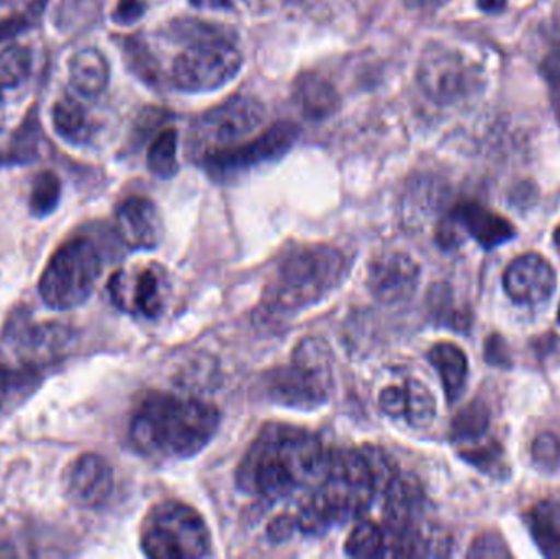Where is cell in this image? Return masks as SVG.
I'll use <instances>...</instances> for the list:
<instances>
[{"label":"cell","instance_id":"obj_16","mask_svg":"<svg viewBox=\"0 0 560 559\" xmlns=\"http://www.w3.org/2000/svg\"><path fill=\"white\" fill-rule=\"evenodd\" d=\"M293 97L300 112L310 120H325L338 110L341 102L335 85L316 72H305L296 79Z\"/></svg>","mask_w":560,"mask_h":559},{"label":"cell","instance_id":"obj_38","mask_svg":"<svg viewBox=\"0 0 560 559\" xmlns=\"http://www.w3.org/2000/svg\"><path fill=\"white\" fill-rule=\"evenodd\" d=\"M295 527V517H290V515H282V517L275 519L271 527H269V535H271L272 540L282 541L290 537V534H292L293 528Z\"/></svg>","mask_w":560,"mask_h":559},{"label":"cell","instance_id":"obj_17","mask_svg":"<svg viewBox=\"0 0 560 559\" xmlns=\"http://www.w3.org/2000/svg\"><path fill=\"white\" fill-rule=\"evenodd\" d=\"M71 85L82 97L95 98L107 89L110 66L107 58L95 48H82L69 62Z\"/></svg>","mask_w":560,"mask_h":559},{"label":"cell","instance_id":"obj_14","mask_svg":"<svg viewBox=\"0 0 560 559\" xmlns=\"http://www.w3.org/2000/svg\"><path fill=\"white\" fill-rule=\"evenodd\" d=\"M117 233L130 249H154L163 240V219L153 200L130 197L117 210Z\"/></svg>","mask_w":560,"mask_h":559},{"label":"cell","instance_id":"obj_7","mask_svg":"<svg viewBox=\"0 0 560 559\" xmlns=\"http://www.w3.org/2000/svg\"><path fill=\"white\" fill-rule=\"evenodd\" d=\"M265 105L252 95H235L203 112L192 127V140L200 156L236 147L265 124Z\"/></svg>","mask_w":560,"mask_h":559},{"label":"cell","instance_id":"obj_28","mask_svg":"<svg viewBox=\"0 0 560 559\" xmlns=\"http://www.w3.org/2000/svg\"><path fill=\"white\" fill-rule=\"evenodd\" d=\"M148 167L154 176L163 179H170L177 173V131L174 128H166L154 138L148 151Z\"/></svg>","mask_w":560,"mask_h":559},{"label":"cell","instance_id":"obj_33","mask_svg":"<svg viewBox=\"0 0 560 559\" xmlns=\"http://www.w3.org/2000/svg\"><path fill=\"white\" fill-rule=\"evenodd\" d=\"M533 458L539 466L555 468L560 459V442L555 433H541L533 443Z\"/></svg>","mask_w":560,"mask_h":559},{"label":"cell","instance_id":"obj_39","mask_svg":"<svg viewBox=\"0 0 560 559\" xmlns=\"http://www.w3.org/2000/svg\"><path fill=\"white\" fill-rule=\"evenodd\" d=\"M28 26V20L25 15H13L9 19L0 20V42L12 38Z\"/></svg>","mask_w":560,"mask_h":559},{"label":"cell","instance_id":"obj_45","mask_svg":"<svg viewBox=\"0 0 560 559\" xmlns=\"http://www.w3.org/2000/svg\"><path fill=\"white\" fill-rule=\"evenodd\" d=\"M558 245H559V249H560V229H559V232H558Z\"/></svg>","mask_w":560,"mask_h":559},{"label":"cell","instance_id":"obj_9","mask_svg":"<svg viewBox=\"0 0 560 559\" xmlns=\"http://www.w3.org/2000/svg\"><path fill=\"white\" fill-rule=\"evenodd\" d=\"M300 137V128L292 121H279L266 133L243 147H230L212 151L202 156L203 166L217 179H230L240 176L253 167L278 161L285 156Z\"/></svg>","mask_w":560,"mask_h":559},{"label":"cell","instance_id":"obj_41","mask_svg":"<svg viewBox=\"0 0 560 559\" xmlns=\"http://www.w3.org/2000/svg\"><path fill=\"white\" fill-rule=\"evenodd\" d=\"M477 3L483 12L495 13L506 5V0H477Z\"/></svg>","mask_w":560,"mask_h":559},{"label":"cell","instance_id":"obj_6","mask_svg":"<svg viewBox=\"0 0 560 559\" xmlns=\"http://www.w3.org/2000/svg\"><path fill=\"white\" fill-rule=\"evenodd\" d=\"M423 94L440 107L469 104L486 89L482 66L466 53L433 45L423 53L417 71Z\"/></svg>","mask_w":560,"mask_h":559},{"label":"cell","instance_id":"obj_46","mask_svg":"<svg viewBox=\"0 0 560 559\" xmlns=\"http://www.w3.org/2000/svg\"><path fill=\"white\" fill-rule=\"evenodd\" d=\"M558 321H559V324H560V304H559V312H558Z\"/></svg>","mask_w":560,"mask_h":559},{"label":"cell","instance_id":"obj_21","mask_svg":"<svg viewBox=\"0 0 560 559\" xmlns=\"http://www.w3.org/2000/svg\"><path fill=\"white\" fill-rule=\"evenodd\" d=\"M428 360L440 373L447 400L450 404L456 403L466 387L467 374H469L466 353L451 341H440L431 347Z\"/></svg>","mask_w":560,"mask_h":559},{"label":"cell","instance_id":"obj_1","mask_svg":"<svg viewBox=\"0 0 560 559\" xmlns=\"http://www.w3.org/2000/svg\"><path fill=\"white\" fill-rule=\"evenodd\" d=\"M219 426L220 412L212 404L153 393L135 412L130 439L150 458H189L212 442Z\"/></svg>","mask_w":560,"mask_h":559},{"label":"cell","instance_id":"obj_3","mask_svg":"<svg viewBox=\"0 0 560 559\" xmlns=\"http://www.w3.org/2000/svg\"><path fill=\"white\" fill-rule=\"evenodd\" d=\"M104 259L89 236H74L49 259L39 278L43 302L55 311H71L91 298Z\"/></svg>","mask_w":560,"mask_h":559},{"label":"cell","instance_id":"obj_31","mask_svg":"<svg viewBox=\"0 0 560 559\" xmlns=\"http://www.w3.org/2000/svg\"><path fill=\"white\" fill-rule=\"evenodd\" d=\"M469 558H512V551H510L509 545L505 544L502 537L495 532H487V534L480 535L470 545Z\"/></svg>","mask_w":560,"mask_h":559},{"label":"cell","instance_id":"obj_32","mask_svg":"<svg viewBox=\"0 0 560 559\" xmlns=\"http://www.w3.org/2000/svg\"><path fill=\"white\" fill-rule=\"evenodd\" d=\"M541 74L549 88L552 108L560 124V53L548 51L541 62Z\"/></svg>","mask_w":560,"mask_h":559},{"label":"cell","instance_id":"obj_11","mask_svg":"<svg viewBox=\"0 0 560 559\" xmlns=\"http://www.w3.org/2000/svg\"><path fill=\"white\" fill-rule=\"evenodd\" d=\"M463 235L476 240L486 249H492L515 238L516 230L505 217L486 206L463 202L454 207L441 223L438 240L443 246H456L463 242Z\"/></svg>","mask_w":560,"mask_h":559},{"label":"cell","instance_id":"obj_23","mask_svg":"<svg viewBox=\"0 0 560 559\" xmlns=\"http://www.w3.org/2000/svg\"><path fill=\"white\" fill-rule=\"evenodd\" d=\"M51 121L56 133L68 143L84 144L91 140L92 125L88 112L72 97H62L56 102Z\"/></svg>","mask_w":560,"mask_h":559},{"label":"cell","instance_id":"obj_37","mask_svg":"<svg viewBox=\"0 0 560 559\" xmlns=\"http://www.w3.org/2000/svg\"><path fill=\"white\" fill-rule=\"evenodd\" d=\"M486 360L497 366H510L509 347L500 335H492L486 343Z\"/></svg>","mask_w":560,"mask_h":559},{"label":"cell","instance_id":"obj_8","mask_svg":"<svg viewBox=\"0 0 560 559\" xmlns=\"http://www.w3.org/2000/svg\"><path fill=\"white\" fill-rule=\"evenodd\" d=\"M242 66V53L232 43L219 38L202 39L177 56L173 78L180 91L212 92L232 82Z\"/></svg>","mask_w":560,"mask_h":559},{"label":"cell","instance_id":"obj_4","mask_svg":"<svg viewBox=\"0 0 560 559\" xmlns=\"http://www.w3.org/2000/svg\"><path fill=\"white\" fill-rule=\"evenodd\" d=\"M141 548L153 559H199L210 555L212 535L202 515L179 501L158 504L144 521Z\"/></svg>","mask_w":560,"mask_h":559},{"label":"cell","instance_id":"obj_5","mask_svg":"<svg viewBox=\"0 0 560 559\" xmlns=\"http://www.w3.org/2000/svg\"><path fill=\"white\" fill-rule=\"evenodd\" d=\"M331 387L329 350L316 338L300 341L292 364L278 368L268 376L269 397L293 409H316L328 400Z\"/></svg>","mask_w":560,"mask_h":559},{"label":"cell","instance_id":"obj_19","mask_svg":"<svg viewBox=\"0 0 560 559\" xmlns=\"http://www.w3.org/2000/svg\"><path fill=\"white\" fill-rule=\"evenodd\" d=\"M385 517L395 525L417 524L423 508V491L417 479L397 473L385 489Z\"/></svg>","mask_w":560,"mask_h":559},{"label":"cell","instance_id":"obj_40","mask_svg":"<svg viewBox=\"0 0 560 559\" xmlns=\"http://www.w3.org/2000/svg\"><path fill=\"white\" fill-rule=\"evenodd\" d=\"M546 39H548L549 51L560 53V13L555 19L549 20L545 28Z\"/></svg>","mask_w":560,"mask_h":559},{"label":"cell","instance_id":"obj_44","mask_svg":"<svg viewBox=\"0 0 560 559\" xmlns=\"http://www.w3.org/2000/svg\"><path fill=\"white\" fill-rule=\"evenodd\" d=\"M194 3H199L202 7H220V5H229L230 0H192Z\"/></svg>","mask_w":560,"mask_h":559},{"label":"cell","instance_id":"obj_10","mask_svg":"<svg viewBox=\"0 0 560 559\" xmlns=\"http://www.w3.org/2000/svg\"><path fill=\"white\" fill-rule=\"evenodd\" d=\"M108 292L121 312L153 321L166 307L170 281L158 265L131 266L112 276Z\"/></svg>","mask_w":560,"mask_h":559},{"label":"cell","instance_id":"obj_22","mask_svg":"<svg viewBox=\"0 0 560 559\" xmlns=\"http://www.w3.org/2000/svg\"><path fill=\"white\" fill-rule=\"evenodd\" d=\"M528 527L542 555L560 559V499L539 501L529 511Z\"/></svg>","mask_w":560,"mask_h":559},{"label":"cell","instance_id":"obj_13","mask_svg":"<svg viewBox=\"0 0 560 559\" xmlns=\"http://www.w3.org/2000/svg\"><path fill=\"white\" fill-rule=\"evenodd\" d=\"M420 281V268L415 259L400 252L385 253L372 261L368 284L374 298L394 305L408 301Z\"/></svg>","mask_w":560,"mask_h":559},{"label":"cell","instance_id":"obj_36","mask_svg":"<svg viewBox=\"0 0 560 559\" xmlns=\"http://www.w3.org/2000/svg\"><path fill=\"white\" fill-rule=\"evenodd\" d=\"M147 12V0H118L114 20L118 25H131Z\"/></svg>","mask_w":560,"mask_h":559},{"label":"cell","instance_id":"obj_20","mask_svg":"<svg viewBox=\"0 0 560 559\" xmlns=\"http://www.w3.org/2000/svg\"><path fill=\"white\" fill-rule=\"evenodd\" d=\"M32 75V53L25 46L13 45L0 51V128L7 107L25 89Z\"/></svg>","mask_w":560,"mask_h":559},{"label":"cell","instance_id":"obj_43","mask_svg":"<svg viewBox=\"0 0 560 559\" xmlns=\"http://www.w3.org/2000/svg\"><path fill=\"white\" fill-rule=\"evenodd\" d=\"M15 163H23V161L20 160V156L19 154L15 153V151H10V153H3V151H0V166H3V164Z\"/></svg>","mask_w":560,"mask_h":559},{"label":"cell","instance_id":"obj_18","mask_svg":"<svg viewBox=\"0 0 560 559\" xmlns=\"http://www.w3.org/2000/svg\"><path fill=\"white\" fill-rule=\"evenodd\" d=\"M71 341L68 328L61 325H36L26 328L20 337V354L25 360V366L35 368L36 364H48L65 351Z\"/></svg>","mask_w":560,"mask_h":559},{"label":"cell","instance_id":"obj_42","mask_svg":"<svg viewBox=\"0 0 560 559\" xmlns=\"http://www.w3.org/2000/svg\"><path fill=\"white\" fill-rule=\"evenodd\" d=\"M407 2L413 9H434V7L441 5L446 0H407Z\"/></svg>","mask_w":560,"mask_h":559},{"label":"cell","instance_id":"obj_26","mask_svg":"<svg viewBox=\"0 0 560 559\" xmlns=\"http://www.w3.org/2000/svg\"><path fill=\"white\" fill-rule=\"evenodd\" d=\"M352 558H387V528L374 522H359L345 545Z\"/></svg>","mask_w":560,"mask_h":559},{"label":"cell","instance_id":"obj_27","mask_svg":"<svg viewBox=\"0 0 560 559\" xmlns=\"http://www.w3.org/2000/svg\"><path fill=\"white\" fill-rule=\"evenodd\" d=\"M490 426V409L483 400H474L454 417L451 436L454 442H479Z\"/></svg>","mask_w":560,"mask_h":559},{"label":"cell","instance_id":"obj_15","mask_svg":"<svg viewBox=\"0 0 560 559\" xmlns=\"http://www.w3.org/2000/svg\"><path fill=\"white\" fill-rule=\"evenodd\" d=\"M114 491V469L104 456L88 453L75 459L68 476V492L79 505L98 508Z\"/></svg>","mask_w":560,"mask_h":559},{"label":"cell","instance_id":"obj_30","mask_svg":"<svg viewBox=\"0 0 560 559\" xmlns=\"http://www.w3.org/2000/svg\"><path fill=\"white\" fill-rule=\"evenodd\" d=\"M125 59L131 71L144 81H154V66L151 65V56L148 49L137 39L128 38L124 43Z\"/></svg>","mask_w":560,"mask_h":559},{"label":"cell","instance_id":"obj_25","mask_svg":"<svg viewBox=\"0 0 560 559\" xmlns=\"http://www.w3.org/2000/svg\"><path fill=\"white\" fill-rule=\"evenodd\" d=\"M405 417L413 429H428L436 419V399L427 384L420 380L405 381Z\"/></svg>","mask_w":560,"mask_h":559},{"label":"cell","instance_id":"obj_29","mask_svg":"<svg viewBox=\"0 0 560 559\" xmlns=\"http://www.w3.org/2000/svg\"><path fill=\"white\" fill-rule=\"evenodd\" d=\"M61 199V179L51 171H43L35 176L32 184V193H30V210L33 216H49L52 210L58 207Z\"/></svg>","mask_w":560,"mask_h":559},{"label":"cell","instance_id":"obj_35","mask_svg":"<svg viewBox=\"0 0 560 559\" xmlns=\"http://www.w3.org/2000/svg\"><path fill=\"white\" fill-rule=\"evenodd\" d=\"M378 407L385 416L400 419L405 417V389L404 386H390L382 391L378 396Z\"/></svg>","mask_w":560,"mask_h":559},{"label":"cell","instance_id":"obj_34","mask_svg":"<svg viewBox=\"0 0 560 559\" xmlns=\"http://www.w3.org/2000/svg\"><path fill=\"white\" fill-rule=\"evenodd\" d=\"M502 455V449H500L499 443L495 442L489 443V445L477 446V449H470L466 450V452H463L464 458L480 469L495 468V466H499Z\"/></svg>","mask_w":560,"mask_h":559},{"label":"cell","instance_id":"obj_2","mask_svg":"<svg viewBox=\"0 0 560 559\" xmlns=\"http://www.w3.org/2000/svg\"><path fill=\"white\" fill-rule=\"evenodd\" d=\"M346 275V256L328 245L305 246L282 259L266 288L272 312H296L326 298Z\"/></svg>","mask_w":560,"mask_h":559},{"label":"cell","instance_id":"obj_12","mask_svg":"<svg viewBox=\"0 0 560 559\" xmlns=\"http://www.w3.org/2000/svg\"><path fill=\"white\" fill-rule=\"evenodd\" d=\"M558 284V276L548 259L526 253L510 263L503 275V288L516 304L539 305L548 301Z\"/></svg>","mask_w":560,"mask_h":559},{"label":"cell","instance_id":"obj_24","mask_svg":"<svg viewBox=\"0 0 560 559\" xmlns=\"http://www.w3.org/2000/svg\"><path fill=\"white\" fill-rule=\"evenodd\" d=\"M38 383L35 368H12L0 363V416L22 403Z\"/></svg>","mask_w":560,"mask_h":559}]
</instances>
